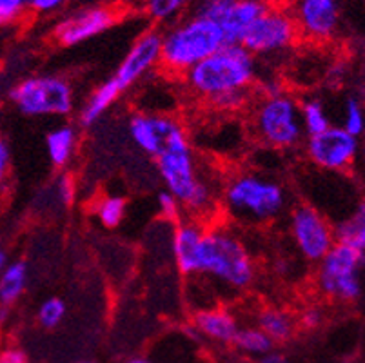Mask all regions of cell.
Returning <instances> with one entry per match:
<instances>
[{
  "label": "cell",
  "mask_w": 365,
  "mask_h": 363,
  "mask_svg": "<svg viewBox=\"0 0 365 363\" xmlns=\"http://www.w3.org/2000/svg\"><path fill=\"white\" fill-rule=\"evenodd\" d=\"M66 316V304L64 300L56 298H48L46 302H42V305L38 307V312H36V319L38 324L44 329H55L62 324V319Z\"/></svg>",
  "instance_id": "obj_28"
},
{
  "label": "cell",
  "mask_w": 365,
  "mask_h": 363,
  "mask_svg": "<svg viewBox=\"0 0 365 363\" xmlns=\"http://www.w3.org/2000/svg\"><path fill=\"white\" fill-rule=\"evenodd\" d=\"M336 242L365 252V198L360 200L347 218L334 227Z\"/></svg>",
  "instance_id": "obj_22"
},
{
  "label": "cell",
  "mask_w": 365,
  "mask_h": 363,
  "mask_svg": "<svg viewBox=\"0 0 365 363\" xmlns=\"http://www.w3.org/2000/svg\"><path fill=\"white\" fill-rule=\"evenodd\" d=\"M365 252L336 242L320 262L317 285L324 296L338 302H356L361 296L360 272Z\"/></svg>",
  "instance_id": "obj_8"
},
{
  "label": "cell",
  "mask_w": 365,
  "mask_h": 363,
  "mask_svg": "<svg viewBox=\"0 0 365 363\" xmlns=\"http://www.w3.org/2000/svg\"><path fill=\"white\" fill-rule=\"evenodd\" d=\"M76 363H93V362H76Z\"/></svg>",
  "instance_id": "obj_45"
},
{
  "label": "cell",
  "mask_w": 365,
  "mask_h": 363,
  "mask_svg": "<svg viewBox=\"0 0 365 363\" xmlns=\"http://www.w3.org/2000/svg\"><path fill=\"white\" fill-rule=\"evenodd\" d=\"M235 2H237V0H197L193 15L202 16V19L207 20H215V22H220Z\"/></svg>",
  "instance_id": "obj_30"
},
{
  "label": "cell",
  "mask_w": 365,
  "mask_h": 363,
  "mask_svg": "<svg viewBox=\"0 0 365 363\" xmlns=\"http://www.w3.org/2000/svg\"><path fill=\"white\" fill-rule=\"evenodd\" d=\"M298 28L289 8L284 6H267L260 19L251 26L242 46L251 55H273L289 49L298 39Z\"/></svg>",
  "instance_id": "obj_9"
},
{
  "label": "cell",
  "mask_w": 365,
  "mask_h": 363,
  "mask_svg": "<svg viewBox=\"0 0 365 363\" xmlns=\"http://www.w3.org/2000/svg\"><path fill=\"white\" fill-rule=\"evenodd\" d=\"M9 100L26 116H66L75 108L73 86L56 75L24 78L9 89Z\"/></svg>",
  "instance_id": "obj_6"
},
{
  "label": "cell",
  "mask_w": 365,
  "mask_h": 363,
  "mask_svg": "<svg viewBox=\"0 0 365 363\" xmlns=\"http://www.w3.org/2000/svg\"><path fill=\"white\" fill-rule=\"evenodd\" d=\"M0 363H29V356L19 347H6L0 351Z\"/></svg>",
  "instance_id": "obj_38"
},
{
  "label": "cell",
  "mask_w": 365,
  "mask_h": 363,
  "mask_svg": "<svg viewBox=\"0 0 365 363\" xmlns=\"http://www.w3.org/2000/svg\"><path fill=\"white\" fill-rule=\"evenodd\" d=\"M322 319H324V315H322L320 309L317 307H309L305 309L300 316V325L307 331H313V329H318L322 324Z\"/></svg>",
  "instance_id": "obj_37"
},
{
  "label": "cell",
  "mask_w": 365,
  "mask_h": 363,
  "mask_svg": "<svg viewBox=\"0 0 365 363\" xmlns=\"http://www.w3.org/2000/svg\"><path fill=\"white\" fill-rule=\"evenodd\" d=\"M195 0H144V13L158 24L171 22L180 16Z\"/></svg>",
  "instance_id": "obj_25"
},
{
  "label": "cell",
  "mask_w": 365,
  "mask_h": 363,
  "mask_svg": "<svg viewBox=\"0 0 365 363\" xmlns=\"http://www.w3.org/2000/svg\"><path fill=\"white\" fill-rule=\"evenodd\" d=\"M298 33L311 40H329L340 24V0H291Z\"/></svg>",
  "instance_id": "obj_14"
},
{
  "label": "cell",
  "mask_w": 365,
  "mask_h": 363,
  "mask_svg": "<svg viewBox=\"0 0 365 363\" xmlns=\"http://www.w3.org/2000/svg\"><path fill=\"white\" fill-rule=\"evenodd\" d=\"M195 329L207 339L229 345L237 338L240 325L237 318L225 309H200L195 315Z\"/></svg>",
  "instance_id": "obj_18"
},
{
  "label": "cell",
  "mask_w": 365,
  "mask_h": 363,
  "mask_svg": "<svg viewBox=\"0 0 365 363\" xmlns=\"http://www.w3.org/2000/svg\"><path fill=\"white\" fill-rule=\"evenodd\" d=\"M291 235L294 245L307 262L320 264L324 256L336 244L334 227L313 205H298L291 213Z\"/></svg>",
  "instance_id": "obj_10"
},
{
  "label": "cell",
  "mask_w": 365,
  "mask_h": 363,
  "mask_svg": "<svg viewBox=\"0 0 365 363\" xmlns=\"http://www.w3.org/2000/svg\"><path fill=\"white\" fill-rule=\"evenodd\" d=\"M165 191L177 196L182 208L193 216L207 215L215 204L213 188L198 171L193 149L180 124L173 129L162 151L155 156Z\"/></svg>",
  "instance_id": "obj_1"
},
{
  "label": "cell",
  "mask_w": 365,
  "mask_h": 363,
  "mask_svg": "<svg viewBox=\"0 0 365 363\" xmlns=\"http://www.w3.org/2000/svg\"><path fill=\"white\" fill-rule=\"evenodd\" d=\"M224 202L238 218L269 222L285 208V191L274 180L253 173H238L225 184Z\"/></svg>",
  "instance_id": "obj_5"
},
{
  "label": "cell",
  "mask_w": 365,
  "mask_h": 363,
  "mask_svg": "<svg viewBox=\"0 0 365 363\" xmlns=\"http://www.w3.org/2000/svg\"><path fill=\"white\" fill-rule=\"evenodd\" d=\"M28 9V0H0V26L13 24Z\"/></svg>",
  "instance_id": "obj_32"
},
{
  "label": "cell",
  "mask_w": 365,
  "mask_h": 363,
  "mask_svg": "<svg viewBox=\"0 0 365 363\" xmlns=\"http://www.w3.org/2000/svg\"><path fill=\"white\" fill-rule=\"evenodd\" d=\"M160 58L162 31L149 29L133 42V46L125 53L117 71L113 75V80L117 82L122 91H128L129 88L137 84L138 80H142L148 73L157 68L160 64Z\"/></svg>",
  "instance_id": "obj_13"
},
{
  "label": "cell",
  "mask_w": 365,
  "mask_h": 363,
  "mask_svg": "<svg viewBox=\"0 0 365 363\" xmlns=\"http://www.w3.org/2000/svg\"><path fill=\"white\" fill-rule=\"evenodd\" d=\"M341 128L353 136L364 135L365 131V111L356 98H349L344 108V126Z\"/></svg>",
  "instance_id": "obj_29"
},
{
  "label": "cell",
  "mask_w": 365,
  "mask_h": 363,
  "mask_svg": "<svg viewBox=\"0 0 365 363\" xmlns=\"http://www.w3.org/2000/svg\"><path fill=\"white\" fill-rule=\"evenodd\" d=\"M260 2L265 6H277L280 4V2H284V0H260Z\"/></svg>",
  "instance_id": "obj_44"
},
{
  "label": "cell",
  "mask_w": 365,
  "mask_h": 363,
  "mask_svg": "<svg viewBox=\"0 0 365 363\" xmlns=\"http://www.w3.org/2000/svg\"><path fill=\"white\" fill-rule=\"evenodd\" d=\"M9 169H11V149H9L8 142L0 136V188L6 184Z\"/></svg>",
  "instance_id": "obj_35"
},
{
  "label": "cell",
  "mask_w": 365,
  "mask_h": 363,
  "mask_svg": "<svg viewBox=\"0 0 365 363\" xmlns=\"http://www.w3.org/2000/svg\"><path fill=\"white\" fill-rule=\"evenodd\" d=\"M68 2L69 0H28V9L35 13H55Z\"/></svg>",
  "instance_id": "obj_34"
},
{
  "label": "cell",
  "mask_w": 365,
  "mask_h": 363,
  "mask_svg": "<svg viewBox=\"0 0 365 363\" xmlns=\"http://www.w3.org/2000/svg\"><path fill=\"white\" fill-rule=\"evenodd\" d=\"M233 345L244 354L264 358L273 352L274 342L260 327H240Z\"/></svg>",
  "instance_id": "obj_24"
},
{
  "label": "cell",
  "mask_w": 365,
  "mask_h": 363,
  "mask_svg": "<svg viewBox=\"0 0 365 363\" xmlns=\"http://www.w3.org/2000/svg\"><path fill=\"white\" fill-rule=\"evenodd\" d=\"M257 60L242 44H225L185 73V84L197 96L213 100L231 91L251 89Z\"/></svg>",
  "instance_id": "obj_2"
},
{
  "label": "cell",
  "mask_w": 365,
  "mask_h": 363,
  "mask_svg": "<svg viewBox=\"0 0 365 363\" xmlns=\"http://www.w3.org/2000/svg\"><path fill=\"white\" fill-rule=\"evenodd\" d=\"M258 327L273 339L274 344L277 342H287L294 334V331H297V324H294L293 316L287 311L274 307L264 309L258 315Z\"/></svg>",
  "instance_id": "obj_23"
},
{
  "label": "cell",
  "mask_w": 365,
  "mask_h": 363,
  "mask_svg": "<svg viewBox=\"0 0 365 363\" xmlns=\"http://www.w3.org/2000/svg\"><path fill=\"white\" fill-rule=\"evenodd\" d=\"M265 9L267 6L262 4L260 0H237L225 13L224 19L218 22L227 44H242L251 26L260 19Z\"/></svg>",
  "instance_id": "obj_17"
},
{
  "label": "cell",
  "mask_w": 365,
  "mask_h": 363,
  "mask_svg": "<svg viewBox=\"0 0 365 363\" xmlns=\"http://www.w3.org/2000/svg\"><path fill=\"white\" fill-rule=\"evenodd\" d=\"M249 100H251V89H242V91H231L225 93V95L217 96V98L209 100L213 108H217L218 111H242L245 106L249 104Z\"/></svg>",
  "instance_id": "obj_31"
},
{
  "label": "cell",
  "mask_w": 365,
  "mask_h": 363,
  "mask_svg": "<svg viewBox=\"0 0 365 363\" xmlns=\"http://www.w3.org/2000/svg\"><path fill=\"white\" fill-rule=\"evenodd\" d=\"M204 227L195 218L178 220L171 238V251L175 264L185 278L198 276V256H200Z\"/></svg>",
  "instance_id": "obj_15"
},
{
  "label": "cell",
  "mask_w": 365,
  "mask_h": 363,
  "mask_svg": "<svg viewBox=\"0 0 365 363\" xmlns=\"http://www.w3.org/2000/svg\"><path fill=\"white\" fill-rule=\"evenodd\" d=\"M76 142H78V135H76V129L73 126L66 124L48 133L46 149H48V156L55 168H66L71 162Z\"/></svg>",
  "instance_id": "obj_20"
},
{
  "label": "cell",
  "mask_w": 365,
  "mask_h": 363,
  "mask_svg": "<svg viewBox=\"0 0 365 363\" xmlns=\"http://www.w3.org/2000/svg\"><path fill=\"white\" fill-rule=\"evenodd\" d=\"M158 211L160 215L164 216L165 220L169 222H178L180 220V211H182V204L178 202L177 196H173L169 191H162L158 193Z\"/></svg>",
  "instance_id": "obj_33"
},
{
  "label": "cell",
  "mask_w": 365,
  "mask_h": 363,
  "mask_svg": "<svg viewBox=\"0 0 365 363\" xmlns=\"http://www.w3.org/2000/svg\"><path fill=\"white\" fill-rule=\"evenodd\" d=\"M229 363H244V362H229Z\"/></svg>",
  "instance_id": "obj_46"
},
{
  "label": "cell",
  "mask_w": 365,
  "mask_h": 363,
  "mask_svg": "<svg viewBox=\"0 0 365 363\" xmlns=\"http://www.w3.org/2000/svg\"><path fill=\"white\" fill-rule=\"evenodd\" d=\"M122 93L124 91L118 88V84L113 80V76H109L98 88L93 89L89 98L86 100L84 108L81 111V124L84 128H91V126L97 124L98 120L106 115V111L120 98Z\"/></svg>",
  "instance_id": "obj_19"
},
{
  "label": "cell",
  "mask_w": 365,
  "mask_h": 363,
  "mask_svg": "<svg viewBox=\"0 0 365 363\" xmlns=\"http://www.w3.org/2000/svg\"><path fill=\"white\" fill-rule=\"evenodd\" d=\"M29 267L24 260H15L0 275V305L11 307L28 287Z\"/></svg>",
  "instance_id": "obj_21"
},
{
  "label": "cell",
  "mask_w": 365,
  "mask_h": 363,
  "mask_svg": "<svg viewBox=\"0 0 365 363\" xmlns=\"http://www.w3.org/2000/svg\"><path fill=\"white\" fill-rule=\"evenodd\" d=\"M125 363H151V362L145 358H140V356H133V358H129Z\"/></svg>",
  "instance_id": "obj_43"
},
{
  "label": "cell",
  "mask_w": 365,
  "mask_h": 363,
  "mask_svg": "<svg viewBox=\"0 0 365 363\" xmlns=\"http://www.w3.org/2000/svg\"><path fill=\"white\" fill-rule=\"evenodd\" d=\"M118 19H120V9L111 4L81 6L56 22L53 36L64 48H73L108 31L117 24Z\"/></svg>",
  "instance_id": "obj_11"
},
{
  "label": "cell",
  "mask_w": 365,
  "mask_h": 363,
  "mask_svg": "<svg viewBox=\"0 0 365 363\" xmlns=\"http://www.w3.org/2000/svg\"><path fill=\"white\" fill-rule=\"evenodd\" d=\"M253 128L264 144L277 149H289L304 138L300 106L293 96H264L253 113Z\"/></svg>",
  "instance_id": "obj_7"
},
{
  "label": "cell",
  "mask_w": 365,
  "mask_h": 363,
  "mask_svg": "<svg viewBox=\"0 0 365 363\" xmlns=\"http://www.w3.org/2000/svg\"><path fill=\"white\" fill-rule=\"evenodd\" d=\"M9 318V307L8 305H0V325L6 324Z\"/></svg>",
  "instance_id": "obj_40"
},
{
  "label": "cell",
  "mask_w": 365,
  "mask_h": 363,
  "mask_svg": "<svg viewBox=\"0 0 365 363\" xmlns=\"http://www.w3.org/2000/svg\"><path fill=\"white\" fill-rule=\"evenodd\" d=\"M56 195L64 205H71L73 200H75V184L69 176H62L58 180V185H56Z\"/></svg>",
  "instance_id": "obj_36"
},
{
  "label": "cell",
  "mask_w": 365,
  "mask_h": 363,
  "mask_svg": "<svg viewBox=\"0 0 365 363\" xmlns=\"http://www.w3.org/2000/svg\"><path fill=\"white\" fill-rule=\"evenodd\" d=\"M225 44L227 40L218 22L191 15L162 33L160 66L171 75H185Z\"/></svg>",
  "instance_id": "obj_3"
},
{
  "label": "cell",
  "mask_w": 365,
  "mask_h": 363,
  "mask_svg": "<svg viewBox=\"0 0 365 363\" xmlns=\"http://www.w3.org/2000/svg\"><path fill=\"white\" fill-rule=\"evenodd\" d=\"M125 209H128V202L124 196H104L97 202L95 215L104 227L115 229L122 224Z\"/></svg>",
  "instance_id": "obj_27"
},
{
  "label": "cell",
  "mask_w": 365,
  "mask_h": 363,
  "mask_svg": "<svg viewBox=\"0 0 365 363\" xmlns=\"http://www.w3.org/2000/svg\"><path fill=\"white\" fill-rule=\"evenodd\" d=\"M82 6H91V4H108V0H75Z\"/></svg>",
  "instance_id": "obj_42"
},
{
  "label": "cell",
  "mask_w": 365,
  "mask_h": 363,
  "mask_svg": "<svg viewBox=\"0 0 365 363\" xmlns=\"http://www.w3.org/2000/svg\"><path fill=\"white\" fill-rule=\"evenodd\" d=\"M258 363H291V362H287L282 354H274V352H271V354L260 358V362Z\"/></svg>",
  "instance_id": "obj_39"
},
{
  "label": "cell",
  "mask_w": 365,
  "mask_h": 363,
  "mask_svg": "<svg viewBox=\"0 0 365 363\" xmlns=\"http://www.w3.org/2000/svg\"><path fill=\"white\" fill-rule=\"evenodd\" d=\"M300 118L307 136L320 135L331 128L329 116L325 113V108L320 100H305L300 106Z\"/></svg>",
  "instance_id": "obj_26"
},
{
  "label": "cell",
  "mask_w": 365,
  "mask_h": 363,
  "mask_svg": "<svg viewBox=\"0 0 365 363\" xmlns=\"http://www.w3.org/2000/svg\"><path fill=\"white\" fill-rule=\"evenodd\" d=\"M340 363H349V362H340Z\"/></svg>",
  "instance_id": "obj_47"
},
{
  "label": "cell",
  "mask_w": 365,
  "mask_h": 363,
  "mask_svg": "<svg viewBox=\"0 0 365 363\" xmlns=\"http://www.w3.org/2000/svg\"><path fill=\"white\" fill-rule=\"evenodd\" d=\"M307 156L314 165L325 171H345L358 156V138L344 128L331 126L327 131L307 138Z\"/></svg>",
  "instance_id": "obj_12"
},
{
  "label": "cell",
  "mask_w": 365,
  "mask_h": 363,
  "mask_svg": "<svg viewBox=\"0 0 365 363\" xmlns=\"http://www.w3.org/2000/svg\"><path fill=\"white\" fill-rule=\"evenodd\" d=\"M255 262L245 244L224 227L207 229L198 256V276L217 280L229 289L249 287L255 280Z\"/></svg>",
  "instance_id": "obj_4"
},
{
  "label": "cell",
  "mask_w": 365,
  "mask_h": 363,
  "mask_svg": "<svg viewBox=\"0 0 365 363\" xmlns=\"http://www.w3.org/2000/svg\"><path fill=\"white\" fill-rule=\"evenodd\" d=\"M177 126L178 122L171 116L137 113L129 120V135L145 155L157 156Z\"/></svg>",
  "instance_id": "obj_16"
},
{
  "label": "cell",
  "mask_w": 365,
  "mask_h": 363,
  "mask_svg": "<svg viewBox=\"0 0 365 363\" xmlns=\"http://www.w3.org/2000/svg\"><path fill=\"white\" fill-rule=\"evenodd\" d=\"M8 267V256H6V251L0 247V275L4 272V269Z\"/></svg>",
  "instance_id": "obj_41"
}]
</instances>
